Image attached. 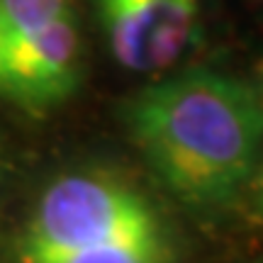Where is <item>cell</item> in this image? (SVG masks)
Wrapping results in <instances>:
<instances>
[{"mask_svg": "<svg viewBox=\"0 0 263 263\" xmlns=\"http://www.w3.org/2000/svg\"><path fill=\"white\" fill-rule=\"evenodd\" d=\"M107 44L117 64L134 73H159L193 44L197 0H98Z\"/></svg>", "mask_w": 263, "mask_h": 263, "instance_id": "4", "label": "cell"}, {"mask_svg": "<svg viewBox=\"0 0 263 263\" xmlns=\"http://www.w3.org/2000/svg\"><path fill=\"white\" fill-rule=\"evenodd\" d=\"M29 263H163L173 258L156 207L105 173H68L49 185L20 241Z\"/></svg>", "mask_w": 263, "mask_h": 263, "instance_id": "2", "label": "cell"}, {"mask_svg": "<svg viewBox=\"0 0 263 263\" xmlns=\"http://www.w3.org/2000/svg\"><path fill=\"white\" fill-rule=\"evenodd\" d=\"M81 81V37L76 10L10 42L0 51V95L42 117L73 95Z\"/></svg>", "mask_w": 263, "mask_h": 263, "instance_id": "3", "label": "cell"}, {"mask_svg": "<svg viewBox=\"0 0 263 263\" xmlns=\"http://www.w3.org/2000/svg\"><path fill=\"white\" fill-rule=\"evenodd\" d=\"M124 124L144 163L180 205L219 210L254 176L263 103L234 76L188 68L129 98Z\"/></svg>", "mask_w": 263, "mask_h": 263, "instance_id": "1", "label": "cell"}, {"mask_svg": "<svg viewBox=\"0 0 263 263\" xmlns=\"http://www.w3.org/2000/svg\"><path fill=\"white\" fill-rule=\"evenodd\" d=\"M68 10L73 0H0V51Z\"/></svg>", "mask_w": 263, "mask_h": 263, "instance_id": "5", "label": "cell"}, {"mask_svg": "<svg viewBox=\"0 0 263 263\" xmlns=\"http://www.w3.org/2000/svg\"><path fill=\"white\" fill-rule=\"evenodd\" d=\"M256 207H258V215L263 217V166L258 178H256Z\"/></svg>", "mask_w": 263, "mask_h": 263, "instance_id": "6", "label": "cell"}]
</instances>
